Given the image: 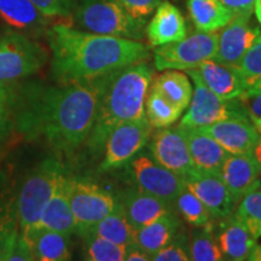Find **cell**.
Segmentation results:
<instances>
[{"label": "cell", "mask_w": 261, "mask_h": 261, "mask_svg": "<svg viewBox=\"0 0 261 261\" xmlns=\"http://www.w3.org/2000/svg\"><path fill=\"white\" fill-rule=\"evenodd\" d=\"M115 73L83 83L17 89L14 127L27 139L42 138L57 151L69 154L89 138Z\"/></svg>", "instance_id": "obj_1"}, {"label": "cell", "mask_w": 261, "mask_h": 261, "mask_svg": "<svg viewBox=\"0 0 261 261\" xmlns=\"http://www.w3.org/2000/svg\"><path fill=\"white\" fill-rule=\"evenodd\" d=\"M46 38L52 52V74L61 85L98 79L149 57V48L138 40L65 24L48 27Z\"/></svg>", "instance_id": "obj_2"}, {"label": "cell", "mask_w": 261, "mask_h": 261, "mask_svg": "<svg viewBox=\"0 0 261 261\" xmlns=\"http://www.w3.org/2000/svg\"><path fill=\"white\" fill-rule=\"evenodd\" d=\"M154 71L144 62L117 70L103 94L96 122L85 144L93 155L103 152L104 143L114 128L145 115V98Z\"/></svg>", "instance_id": "obj_3"}, {"label": "cell", "mask_w": 261, "mask_h": 261, "mask_svg": "<svg viewBox=\"0 0 261 261\" xmlns=\"http://www.w3.org/2000/svg\"><path fill=\"white\" fill-rule=\"evenodd\" d=\"M71 12L81 31L132 40L144 37L146 21L133 17L116 0H75Z\"/></svg>", "instance_id": "obj_4"}, {"label": "cell", "mask_w": 261, "mask_h": 261, "mask_svg": "<svg viewBox=\"0 0 261 261\" xmlns=\"http://www.w3.org/2000/svg\"><path fill=\"white\" fill-rule=\"evenodd\" d=\"M64 167L57 159L41 161L22 184L16 197L19 232L28 237L38 228L41 214L56 190Z\"/></svg>", "instance_id": "obj_5"}, {"label": "cell", "mask_w": 261, "mask_h": 261, "mask_svg": "<svg viewBox=\"0 0 261 261\" xmlns=\"http://www.w3.org/2000/svg\"><path fill=\"white\" fill-rule=\"evenodd\" d=\"M46 62V51L32 38L14 31L0 35V85L31 76Z\"/></svg>", "instance_id": "obj_6"}, {"label": "cell", "mask_w": 261, "mask_h": 261, "mask_svg": "<svg viewBox=\"0 0 261 261\" xmlns=\"http://www.w3.org/2000/svg\"><path fill=\"white\" fill-rule=\"evenodd\" d=\"M69 203L75 221V233L83 236L93 225L115 211L119 201L96 182L68 177Z\"/></svg>", "instance_id": "obj_7"}, {"label": "cell", "mask_w": 261, "mask_h": 261, "mask_svg": "<svg viewBox=\"0 0 261 261\" xmlns=\"http://www.w3.org/2000/svg\"><path fill=\"white\" fill-rule=\"evenodd\" d=\"M218 46L217 32L197 31L179 41L156 48L154 63L158 70H188L207 60H213Z\"/></svg>", "instance_id": "obj_8"}, {"label": "cell", "mask_w": 261, "mask_h": 261, "mask_svg": "<svg viewBox=\"0 0 261 261\" xmlns=\"http://www.w3.org/2000/svg\"><path fill=\"white\" fill-rule=\"evenodd\" d=\"M150 129L151 125L146 116L126 121L114 128L104 143V158L99 165V172L113 171L132 161L145 146Z\"/></svg>", "instance_id": "obj_9"}, {"label": "cell", "mask_w": 261, "mask_h": 261, "mask_svg": "<svg viewBox=\"0 0 261 261\" xmlns=\"http://www.w3.org/2000/svg\"><path fill=\"white\" fill-rule=\"evenodd\" d=\"M192 80L195 83V90L192 91V97L187 108V114L179 123L180 126L203 127L227 119L249 117L238 98L223 99L208 90L197 79Z\"/></svg>", "instance_id": "obj_10"}, {"label": "cell", "mask_w": 261, "mask_h": 261, "mask_svg": "<svg viewBox=\"0 0 261 261\" xmlns=\"http://www.w3.org/2000/svg\"><path fill=\"white\" fill-rule=\"evenodd\" d=\"M129 171L138 189L172 205L185 188L182 177L165 168L149 155L135 156L129 162Z\"/></svg>", "instance_id": "obj_11"}, {"label": "cell", "mask_w": 261, "mask_h": 261, "mask_svg": "<svg viewBox=\"0 0 261 261\" xmlns=\"http://www.w3.org/2000/svg\"><path fill=\"white\" fill-rule=\"evenodd\" d=\"M160 129L150 145L151 158L165 168L184 178L195 168L184 132L180 126H168Z\"/></svg>", "instance_id": "obj_12"}, {"label": "cell", "mask_w": 261, "mask_h": 261, "mask_svg": "<svg viewBox=\"0 0 261 261\" xmlns=\"http://www.w3.org/2000/svg\"><path fill=\"white\" fill-rule=\"evenodd\" d=\"M260 34V29L250 24V16H233L218 33V46L213 60L237 68Z\"/></svg>", "instance_id": "obj_13"}, {"label": "cell", "mask_w": 261, "mask_h": 261, "mask_svg": "<svg viewBox=\"0 0 261 261\" xmlns=\"http://www.w3.org/2000/svg\"><path fill=\"white\" fill-rule=\"evenodd\" d=\"M182 179L185 187L203 202L212 217L225 219L232 214L236 203L219 174L194 168Z\"/></svg>", "instance_id": "obj_14"}, {"label": "cell", "mask_w": 261, "mask_h": 261, "mask_svg": "<svg viewBox=\"0 0 261 261\" xmlns=\"http://www.w3.org/2000/svg\"><path fill=\"white\" fill-rule=\"evenodd\" d=\"M197 128L217 140L228 154H252L261 139L260 132L249 117L227 119Z\"/></svg>", "instance_id": "obj_15"}, {"label": "cell", "mask_w": 261, "mask_h": 261, "mask_svg": "<svg viewBox=\"0 0 261 261\" xmlns=\"http://www.w3.org/2000/svg\"><path fill=\"white\" fill-rule=\"evenodd\" d=\"M187 73L223 99H234L246 91V84L236 67L214 60L204 61L196 68L188 69Z\"/></svg>", "instance_id": "obj_16"}, {"label": "cell", "mask_w": 261, "mask_h": 261, "mask_svg": "<svg viewBox=\"0 0 261 261\" xmlns=\"http://www.w3.org/2000/svg\"><path fill=\"white\" fill-rule=\"evenodd\" d=\"M261 163L252 154H230L220 169V178L238 203L248 192L259 189Z\"/></svg>", "instance_id": "obj_17"}, {"label": "cell", "mask_w": 261, "mask_h": 261, "mask_svg": "<svg viewBox=\"0 0 261 261\" xmlns=\"http://www.w3.org/2000/svg\"><path fill=\"white\" fill-rule=\"evenodd\" d=\"M0 19L11 31L29 38L39 37L48 28V17L31 0H0Z\"/></svg>", "instance_id": "obj_18"}, {"label": "cell", "mask_w": 261, "mask_h": 261, "mask_svg": "<svg viewBox=\"0 0 261 261\" xmlns=\"http://www.w3.org/2000/svg\"><path fill=\"white\" fill-rule=\"evenodd\" d=\"M119 202L125 211L127 219L136 230L151 224L162 215L172 213L174 207L140 189H130L123 192Z\"/></svg>", "instance_id": "obj_19"}, {"label": "cell", "mask_w": 261, "mask_h": 261, "mask_svg": "<svg viewBox=\"0 0 261 261\" xmlns=\"http://www.w3.org/2000/svg\"><path fill=\"white\" fill-rule=\"evenodd\" d=\"M180 128L187 138L194 167L203 172L219 174L224 162L230 154L217 140L197 127L180 126Z\"/></svg>", "instance_id": "obj_20"}, {"label": "cell", "mask_w": 261, "mask_h": 261, "mask_svg": "<svg viewBox=\"0 0 261 261\" xmlns=\"http://www.w3.org/2000/svg\"><path fill=\"white\" fill-rule=\"evenodd\" d=\"M146 34L152 46H162L184 39L188 35V28L180 10L172 3L161 2L146 27Z\"/></svg>", "instance_id": "obj_21"}, {"label": "cell", "mask_w": 261, "mask_h": 261, "mask_svg": "<svg viewBox=\"0 0 261 261\" xmlns=\"http://www.w3.org/2000/svg\"><path fill=\"white\" fill-rule=\"evenodd\" d=\"M40 228L57 231L68 236L75 233L74 215L71 212L69 194H68V175L65 174V172L61 177L56 190L42 212L37 230H40Z\"/></svg>", "instance_id": "obj_22"}, {"label": "cell", "mask_w": 261, "mask_h": 261, "mask_svg": "<svg viewBox=\"0 0 261 261\" xmlns=\"http://www.w3.org/2000/svg\"><path fill=\"white\" fill-rule=\"evenodd\" d=\"M179 226L180 223L173 212L165 214L151 224L136 230V243L152 260L155 254L159 253L174 238Z\"/></svg>", "instance_id": "obj_23"}, {"label": "cell", "mask_w": 261, "mask_h": 261, "mask_svg": "<svg viewBox=\"0 0 261 261\" xmlns=\"http://www.w3.org/2000/svg\"><path fill=\"white\" fill-rule=\"evenodd\" d=\"M227 217V221L221 228L218 244L224 259L232 261L248 260L255 244V240L236 217Z\"/></svg>", "instance_id": "obj_24"}, {"label": "cell", "mask_w": 261, "mask_h": 261, "mask_svg": "<svg viewBox=\"0 0 261 261\" xmlns=\"http://www.w3.org/2000/svg\"><path fill=\"white\" fill-rule=\"evenodd\" d=\"M68 234L40 228L25 237L32 244L34 259L39 261H65L71 259Z\"/></svg>", "instance_id": "obj_25"}, {"label": "cell", "mask_w": 261, "mask_h": 261, "mask_svg": "<svg viewBox=\"0 0 261 261\" xmlns=\"http://www.w3.org/2000/svg\"><path fill=\"white\" fill-rule=\"evenodd\" d=\"M188 9L196 28L202 32H218L233 17L219 0H188Z\"/></svg>", "instance_id": "obj_26"}, {"label": "cell", "mask_w": 261, "mask_h": 261, "mask_svg": "<svg viewBox=\"0 0 261 261\" xmlns=\"http://www.w3.org/2000/svg\"><path fill=\"white\" fill-rule=\"evenodd\" d=\"M87 232L123 247H128L130 244L136 243V228L127 219L125 211L120 202L115 211L103 218L100 221H98L96 225H93Z\"/></svg>", "instance_id": "obj_27"}, {"label": "cell", "mask_w": 261, "mask_h": 261, "mask_svg": "<svg viewBox=\"0 0 261 261\" xmlns=\"http://www.w3.org/2000/svg\"><path fill=\"white\" fill-rule=\"evenodd\" d=\"M156 77L152 86L162 94L168 102L181 112L187 110L192 97V87L188 76L180 70L167 69Z\"/></svg>", "instance_id": "obj_28"}, {"label": "cell", "mask_w": 261, "mask_h": 261, "mask_svg": "<svg viewBox=\"0 0 261 261\" xmlns=\"http://www.w3.org/2000/svg\"><path fill=\"white\" fill-rule=\"evenodd\" d=\"M18 232L16 197L0 195V261H5Z\"/></svg>", "instance_id": "obj_29"}, {"label": "cell", "mask_w": 261, "mask_h": 261, "mask_svg": "<svg viewBox=\"0 0 261 261\" xmlns=\"http://www.w3.org/2000/svg\"><path fill=\"white\" fill-rule=\"evenodd\" d=\"M181 110L168 102L154 86L145 98V115L154 128H165L174 123L181 115Z\"/></svg>", "instance_id": "obj_30"}, {"label": "cell", "mask_w": 261, "mask_h": 261, "mask_svg": "<svg viewBox=\"0 0 261 261\" xmlns=\"http://www.w3.org/2000/svg\"><path fill=\"white\" fill-rule=\"evenodd\" d=\"M84 248L83 259L89 261H123L126 256V247L115 244L110 241L98 237L93 233L83 234Z\"/></svg>", "instance_id": "obj_31"}, {"label": "cell", "mask_w": 261, "mask_h": 261, "mask_svg": "<svg viewBox=\"0 0 261 261\" xmlns=\"http://www.w3.org/2000/svg\"><path fill=\"white\" fill-rule=\"evenodd\" d=\"M234 217L247 227L254 240H261V190L248 192L240 201Z\"/></svg>", "instance_id": "obj_32"}, {"label": "cell", "mask_w": 261, "mask_h": 261, "mask_svg": "<svg viewBox=\"0 0 261 261\" xmlns=\"http://www.w3.org/2000/svg\"><path fill=\"white\" fill-rule=\"evenodd\" d=\"M190 260L220 261L224 260L219 244L215 240L210 224L192 233L190 242Z\"/></svg>", "instance_id": "obj_33"}, {"label": "cell", "mask_w": 261, "mask_h": 261, "mask_svg": "<svg viewBox=\"0 0 261 261\" xmlns=\"http://www.w3.org/2000/svg\"><path fill=\"white\" fill-rule=\"evenodd\" d=\"M175 205L185 220L195 227H202L211 223L212 215L197 196L185 187L175 200Z\"/></svg>", "instance_id": "obj_34"}, {"label": "cell", "mask_w": 261, "mask_h": 261, "mask_svg": "<svg viewBox=\"0 0 261 261\" xmlns=\"http://www.w3.org/2000/svg\"><path fill=\"white\" fill-rule=\"evenodd\" d=\"M246 90L261 89V34L255 39L237 67Z\"/></svg>", "instance_id": "obj_35"}, {"label": "cell", "mask_w": 261, "mask_h": 261, "mask_svg": "<svg viewBox=\"0 0 261 261\" xmlns=\"http://www.w3.org/2000/svg\"><path fill=\"white\" fill-rule=\"evenodd\" d=\"M17 89L11 85H0V139L15 126Z\"/></svg>", "instance_id": "obj_36"}, {"label": "cell", "mask_w": 261, "mask_h": 261, "mask_svg": "<svg viewBox=\"0 0 261 261\" xmlns=\"http://www.w3.org/2000/svg\"><path fill=\"white\" fill-rule=\"evenodd\" d=\"M152 260L155 261H189L190 260V244L185 234H175L174 238Z\"/></svg>", "instance_id": "obj_37"}, {"label": "cell", "mask_w": 261, "mask_h": 261, "mask_svg": "<svg viewBox=\"0 0 261 261\" xmlns=\"http://www.w3.org/2000/svg\"><path fill=\"white\" fill-rule=\"evenodd\" d=\"M46 17H68L74 9L75 0H31Z\"/></svg>", "instance_id": "obj_38"}, {"label": "cell", "mask_w": 261, "mask_h": 261, "mask_svg": "<svg viewBox=\"0 0 261 261\" xmlns=\"http://www.w3.org/2000/svg\"><path fill=\"white\" fill-rule=\"evenodd\" d=\"M133 17L146 21L162 0H116Z\"/></svg>", "instance_id": "obj_39"}, {"label": "cell", "mask_w": 261, "mask_h": 261, "mask_svg": "<svg viewBox=\"0 0 261 261\" xmlns=\"http://www.w3.org/2000/svg\"><path fill=\"white\" fill-rule=\"evenodd\" d=\"M34 254H33L32 244L21 232H18L16 237L14 244L8 255H6L5 261H33Z\"/></svg>", "instance_id": "obj_40"}, {"label": "cell", "mask_w": 261, "mask_h": 261, "mask_svg": "<svg viewBox=\"0 0 261 261\" xmlns=\"http://www.w3.org/2000/svg\"><path fill=\"white\" fill-rule=\"evenodd\" d=\"M242 103L248 115H253L261 119V89L246 90L237 97Z\"/></svg>", "instance_id": "obj_41"}, {"label": "cell", "mask_w": 261, "mask_h": 261, "mask_svg": "<svg viewBox=\"0 0 261 261\" xmlns=\"http://www.w3.org/2000/svg\"><path fill=\"white\" fill-rule=\"evenodd\" d=\"M233 16H252L256 0H219Z\"/></svg>", "instance_id": "obj_42"}, {"label": "cell", "mask_w": 261, "mask_h": 261, "mask_svg": "<svg viewBox=\"0 0 261 261\" xmlns=\"http://www.w3.org/2000/svg\"><path fill=\"white\" fill-rule=\"evenodd\" d=\"M127 261H149L151 260L148 254H146L142 248L138 247V244L133 243L130 246L126 247V256Z\"/></svg>", "instance_id": "obj_43"}, {"label": "cell", "mask_w": 261, "mask_h": 261, "mask_svg": "<svg viewBox=\"0 0 261 261\" xmlns=\"http://www.w3.org/2000/svg\"><path fill=\"white\" fill-rule=\"evenodd\" d=\"M254 12H255L257 21H259L261 24V0H256L255 6H254Z\"/></svg>", "instance_id": "obj_44"}, {"label": "cell", "mask_w": 261, "mask_h": 261, "mask_svg": "<svg viewBox=\"0 0 261 261\" xmlns=\"http://www.w3.org/2000/svg\"><path fill=\"white\" fill-rule=\"evenodd\" d=\"M249 119L252 120V122L254 123V125H255L256 129L259 130V132H260V135H261V119H260V117H256V116L249 115Z\"/></svg>", "instance_id": "obj_45"}, {"label": "cell", "mask_w": 261, "mask_h": 261, "mask_svg": "<svg viewBox=\"0 0 261 261\" xmlns=\"http://www.w3.org/2000/svg\"><path fill=\"white\" fill-rule=\"evenodd\" d=\"M253 154H254V156H255V158H256L257 161H259V162L261 163V139H260V142L257 143V145L255 146V149H254Z\"/></svg>", "instance_id": "obj_46"}, {"label": "cell", "mask_w": 261, "mask_h": 261, "mask_svg": "<svg viewBox=\"0 0 261 261\" xmlns=\"http://www.w3.org/2000/svg\"><path fill=\"white\" fill-rule=\"evenodd\" d=\"M259 189L261 190V174H260V178H259Z\"/></svg>", "instance_id": "obj_47"}]
</instances>
